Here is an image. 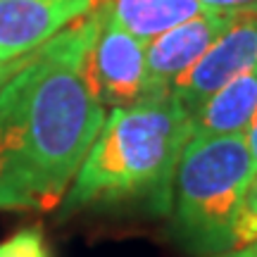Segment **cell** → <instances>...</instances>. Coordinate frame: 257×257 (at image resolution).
<instances>
[{
	"label": "cell",
	"instance_id": "obj_1",
	"mask_svg": "<svg viewBox=\"0 0 257 257\" xmlns=\"http://www.w3.org/2000/svg\"><path fill=\"white\" fill-rule=\"evenodd\" d=\"M98 8L46 41L0 88V210L50 212L100 134L107 110L86 79Z\"/></svg>",
	"mask_w": 257,
	"mask_h": 257
},
{
	"label": "cell",
	"instance_id": "obj_2",
	"mask_svg": "<svg viewBox=\"0 0 257 257\" xmlns=\"http://www.w3.org/2000/svg\"><path fill=\"white\" fill-rule=\"evenodd\" d=\"M188 141V112L172 93L112 107L60 202L62 214L83 210L169 214L176 167Z\"/></svg>",
	"mask_w": 257,
	"mask_h": 257
},
{
	"label": "cell",
	"instance_id": "obj_3",
	"mask_svg": "<svg viewBox=\"0 0 257 257\" xmlns=\"http://www.w3.org/2000/svg\"><path fill=\"white\" fill-rule=\"evenodd\" d=\"M255 176L245 134L191 138L174 176V236L191 255L231 250V231L243 195Z\"/></svg>",
	"mask_w": 257,
	"mask_h": 257
},
{
	"label": "cell",
	"instance_id": "obj_4",
	"mask_svg": "<svg viewBox=\"0 0 257 257\" xmlns=\"http://www.w3.org/2000/svg\"><path fill=\"white\" fill-rule=\"evenodd\" d=\"M100 22L86 55V79L107 107H126L146 98V43L119 27L95 3Z\"/></svg>",
	"mask_w": 257,
	"mask_h": 257
},
{
	"label": "cell",
	"instance_id": "obj_5",
	"mask_svg": "<svg viewBox=\"0 0 257 257\" xmlns=\"http://www.w3.org/2000/svg\"><path fill=\"white\" fill-rule=\"evenodd\" d=\"M257 64V17L238 15L224 34L212 43L200 60L186 69L169 93L181 102L186 112L195 110L205 98L219 91L224 83L236 79Z\"/></svg>",
	"mask_w": 257,
	"mask_h": 257
},
{
	"label": "cell",
	"instance_id": "obj_6",
	"mask_svg": "<svg viewBox=\"0 0 257 257\" xmlns=\"http://www.w3.org/2000/svg\"><path fill=\"white\" fill-rule=\"evenodd\" d=\"M238 15L205 12L146 43V98L169 93L172 83L233 24Z\"/></svg>",
	"mask_w": 257,
	"mask_h": 257
},
{
	"label": "cell",
	"instance_id": "obj_7",
	"mask_svg": "<svg viewBox=\"0 0 257 257\" xmlns=\"http://www.w3.org/2000/svg\"><path fill=\"white\" fill-rule=\"evenodd\" d=\"M93 5L95 0H0V60L34 53Z\"/></svg>",
	"mask_w": 257,
	"mask_h": 257
},
{
	"label": "cell",
	"instance_id": "obj_8",
	"mask_svg": "<svg viewBox=\"0 0 257 257\" xmlns=\"http://www.w3.org/2000/svg\"><path fill=\"white\" fill-rule=\"evenodd\" d=\"M257 112V64L188 112L191 138L245 134Z\"/></svg>",
	"mask_w": 257,
	"mask_h": 257
},
{
	"label": "cell",
	"instance_id": "obj_9",
	"mask_svg": "<svg viewBox=\"0 0 257 257\" xmlns=\"http://www.w3.org/2000/svg\"><path fill=\"white\" fill-rule=\"evenodd\" d=\"M95 3L119 27L141 38L143 43L198 15L217 12L207 8L202 0H95Z\"/></svg>",
	"mask_w": 257,
	"mask_h": 257
},
{
	"label": "cell",
	"instance_id": "obj_10",
	"mask_svg": "<svg viewBox=\"0 0 257 257\" xmlns=\"http://www.w3.org/2000/svg\"><path fill=\"white\" fill-rule=\"evenodd\" d=\"M0 257H53V250L46 238V231L34 224L0 240Z\"/></svg>",
	"mask_w": 257,
	"mask_h": 257
},
{
	"label": "cell",
	"instance_id": "obj_11",
	"mask_svg": "<svg viewBox=\"0 0 257 257\" xmlns=\"http://www.w3.org/2000/svg\"><path fill=\"white\" fill-rule=\"evenodd\" d=\"M250 243H257V172L250 181L245 195H243L240 210L236 214V221H233L231 250L250 245Z\"/></svg>",
	"mask_w": 257,
	"mask_h": 257
},
{
	"label": "cell",
	"instance_id": "obj_12",
	"mask_svg": "<svg viewBox=\"0 0 257 257\" xmlns=\"http://www.w3.org/2000/svg\"><path fill=\"white\" fill-rule=\"evenodd\" d=\"M210 10L231 12V15H250L257 17V0H202Z\"/></svg>",
	"mask_w": 257,
	"mask_h": 257
},
{
	"label": "cell",
	"instance_id": "obj_13",
	"mask_svg": "<svg viewBox=\"0 0 257 257\" xmlns=\"http://www.w3.org/2000/svg\"><path fill=\"white\" fill-rule=\"evenodd\" d=\"M31 55H34V53H27V55L12 57V60H0V88H3V83L8 81L12 74L17 72V69H22V67H24V64L31 60Z\"/></svg>",
	"mask_w": 257,
	"mask_h": 257
},
{
	"label": "cell",
	"instance_id": "obj_14",
	"mask_svg": "<svg viewBox=\"0 0 257 257\" xmlns=\"http://www.w3.org/2000/svg\"><path fill=\"white\" fill-rule=\"evenodd\" d=\"M245 141H248V148H250V155H252V165H255V172H257V112L252 121H250L248 131H245Z\"/></svg>",
	"mask_w": 257,
	"mask_h": 257
},
{
	"label": "cell",
	"instance_id": "obj_15",
	"mask_svg": "<svg viewBox=\"0 0 257 257\" xmlns=\"http://www.w3.org/2000/svg\"><path fill=\"white\" fill-rule=\"evenodd\" d=\"M214 257H257V243H250V245H243V248H233L226 250V252H219Z\"/></svg>",
	"mask_w": 257,
	"mask_h": 257
}]
</instances>
